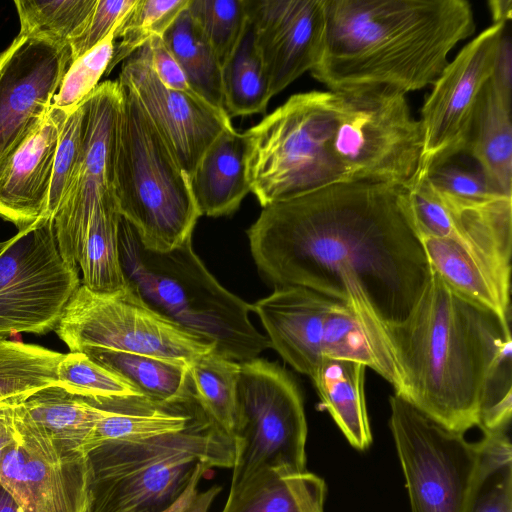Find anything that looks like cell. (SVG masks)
<instances>
[{
    "mask_svg": "<svg viewBox=\"0 0 512 512\" xmlns=\"http://www.w3.org/2000/svg\"><path fill=\"white\" fill-rule=\"evenodd\" d=\"M435 189L446 208L447 232L425 240L429 260L464 282L510 283L512 197L469 201Z\"/></svg>",
    "mask_w": 512,
    "mask_h": 512,
    "instance_id": "5bb4252c",
    "label": "cell"
},
{
    "mask_svg": "<svg viewBox=\"0 0 512 512\" xmlns=\"http://www.w3.org/2000/svg\"><path fill=\"white\" fill-rule=\"evenodd\" d=\"M121 86L106 80L86 98V129L78 166L52 217L59 252L71 266L78 256L98 200L114 192V156Z\"/></svg>",
    "mask_w": 512,
    "mask_h": 512,
    "instance_id": "9a60e30c",
    "label": "cell"
},
{
    "mask_svg": "<svg viewBox=\"0 0 512 512\" xmlns=\"http://www.w3.org/2000/svg\"><path fill=\"white\" fill-rule=\"evenodd\" d=\"M120 219L114 192L102 196L92 212L77 262L81 284L92 292L109 294L127 285L119 253Z\"/></svg>",
    "mask_w": 512,
    "mask_h": 512,
    "instance_id": "83f0119b",
    "label": "cell"
},
{
    "mask_svg": "<svg viewBox=\"0 0 512 512\" xmlns=\"http://www.w3.org/2000/svg\"><path fill=\"white\" fill-rule=\"evenodd\" d=\"M389 426L411 512H467L476 482L480 442L445 428L398 394L390 397Z\"/></svg>",
    "mask_w": 512,
    "mask_h": 512,
    "instance_id": "8fae6325",
    "label": "cell"
},
{
    "mask_svg": "<svg viewBox=\"0 0 512 512\" xmlns=\"http://www.w3.org/2000/svg\"><path fill=\"white\" fill-rule=\"evenodd\" d=\"M200 215L233 214L251 192L246 176V141L232 126L208 147L190 178Z\"/></svg>",
    "mask_w": 512,
    "mask_h": 512,
    "instance_id": "7402d4cb",
    "label": "cell"
},
{
    "mask_svg": "<svg viewBox=\"0 0 512 512\" xmlns=\"http://www.w3.org/2000/svg\"><path fill=\"white\" fill-rule=\"evenodd\" d=\"M223 107L231 119L263 114L272 98L250 21L222 67Z\"/></svg>",
    "mask_w": 512,
    "mask_h": 512,
    "instance_id": "f546056e",
    "label": "cell"
},
{
    "mask_svg": "<svg viewBox=\"0 0 512 512\" xmlns=\"http://www.w3.org/2000/svg\"><path fill=\"white\" fill-rule=\"evenodd\" d=\"M246 233L270 282L346 304L388 346L384 328L407 319L433 274L398 186L335 183L262 207Z\"/></svg>",
    "mask_w": 512,
    "mask_h": 512,
    "instance_id": "6da1fadb",
    "label": "cell"
},
{
    "mask_svg": "<svg viewBox=\"0 0 512 512\" xmlns=\"http://www.w3.org/2000/svg\"><path fill=\"white\" fill-rule=\"evenodd\" d=\"M78 272L59 252L52 218L6 240L0 252V338L55 330L81 285Z\"/></svg>",
    "mask_w": 512,
    "mask_h": 512,
    "instance_id": "7c38bea8",
    "label": "cell"
},
{
    "mask_svg": "<svg viewBox=\"0 0 512 512\" xmlns=\"http://www.w3.org/2000/svg\"><path fill=\"white\" fill-rule=\"evenodd\" d=\"M209 467L202 466L194 475L191 482L187 486V488L184 490V492L168 507H166L164 510L160 512H189L191 505L193 503V500L198 493L197 486L199 483V480L202 478V476L208 471Z\"/></svg>",
    "mask_w": 512,
    "mask_h": 512,
    "instance_id": "f6af8a7d",
    "label": "cell"
},
{
    "mask_svg": "<svg viewBox=\"0 0 512 512\" xmlns=\"http://www.w3.org/2000/svg\"><path fill=\"white\" fill-rule=\"evenodd\" d=\"M189 0H136L135 5L115 30L112 60L105 75L126 60L153 36H163Z\"/></svg>",
    "mask_w": 512,
    "mask_h": 512,
    "instance_id": "e575fe53",
    "label": "cell"
},
{
    "mask_svg": "<svg viewBox=\"0 0 512 512\" xmlns=\"http://www.w3.org/2000/svg\"><path fill=\"white\" fill-rule=\"evenodd\" d=\"M14 407L15 406L0 405V463L6 451L17 438Z\"/></svg>",
    "mask_w": 512,
    "mask_h": 512,
    "instance_id": "ee69618b",
    "label": "cell"
},
{
    "mask_svg": "<svg viewBox=\"0 0 512 512\" xmlns=\"http://www.w3.org/2000/svg\"><path fill=\"white\" fill-rule=\"evenodd\" d=\"M493 23H507L512 17V1L494 0L488 3Z\"/></svg>",
    "mask_w": 512,
    "mask_h": 512,
    "instance_id": "bcb514c9",
    "label": "cell"
},
{
    "mask_svg": "<svg viewBox=\"0 0 512 512\" xmlns=\"http://www.w3.org/2000/svg\"><path fill=\"white\" fill-rule=\"evenodd\" d=\"M322 54L311 75L330 91L433 85L475 31L466 0H325Z\"/></svg>",
    "mask_w": 512,
    "mask_h": 512,
    "instance_id": "3957f363",
    "label": "cell"
},
{
    "mask_svg": "<svg viewBox=\"0 0 512 512\" xmlns=\"http://www.w3.org/2000/svg\"><path fill=\"white\" fill-rule=\"evenodd\" d=\"M365 369L356 361L324 357L310 377L343 435L361 451L372 443L364 393Z\"/></svg>",
    "mask_w": 512,
    "mask_h": 512,
    "instance_id": "4316f807",
    "label": "cell"
},
{
    "mask_svg": "<svg viewBox=\"0 0 512 512\" xmlns=\"http://www.w3.org/2000/svg\"><path fill=\"white\" fill-rule=\"evenodd\" d=\"M336 99L330 90L294 94L243 133L247 180L262 207L346 182L330 148Z\"/></svg>",
    "mask_w": 512,
    "mask_h": 512,
    "instance_id": "52a82bcc",
    "label": "cell"
},
{
    "mask_svg": "<svg viewBox=\"0 0 512 512\" xmlns=\"http://www.w3.org/2000/svg\"><path fill=\"white\" fill-rule=\"evenodd\" d=\"M501 98L511 106L512 90V44L509 33L504 31L490 78Z\"/></svg>",
    "mask_w": 512,
    "mask_h": 512,
    "instance_id": "7bdbcfd3",
    "label": "cell"
},
{
    "mask_svg": "<svg viewBox=\"0 0 512 512\" xmlns=\"http://www.w3.org/2000/svg\"><path fill=\"white\" fill-rule=\"evenodd\" d=\"M69 111L51 105L39 126L0 162V218L18 231L49 218L54 158Z\"/></svg>",
    "mask_w": 512,
    "mask_h": 512,
    "instance_id": "ffe728a7",
    "label": "cell"
},
{
    "mask_svg": "<svg viewBox=\"0 0 512 512\" xmlns=\"http://www.w3.org/2000/svg\"><path fill=\"white\" fill-rule=\"evenodd\" d=\"M54 331L70 352L98 347L190 364L216 351L214 344L152 309L128 283L109 294L92 292L81 284Z\"/></svg>",
    "mask_w": 512,
    "mask_h": 512,
    "instance_id": "30bf717a",
    "label": "cell"
},
{
    "mask_svg": "<svg viewBox=\"0 0 512 512\" xmlns=\"http://www.w3.org/2000/svg\"><path fill=\"white\" fill-rule=\"evenodd\" d=\"M334 92L330 148L346 182L408 188L418 173L422 131L406 94L383 86Z\"/></svg>",
    "mask_w": 512,
    "mask_h": 512,
    "instance_id": "ba28073f",
    "label": "cell"
},
{
    "mask_svg": "<svg viewBox=\"0 0 512 512\" xmlns=\"http://www.w3.org/2000/svg\"><path fill=\"white\" fill-rule=\"evenodd\" d=\"M120 86L113 180L118 209L145 249L168 252L192 240L201 215L190 177L135 93Z\"/></svg>",
    "mask_w": 512,
    "mask_h": 512,
    "instance_id": "8992f818",
    "label": "cell"
},
{
    "mask_svg": "<svg viewBox=\"0 0 512 512\" xmlns=\"http://www.w3.org/2000/svg\"><path fill=\"white\" fill-rule=\"evenodd\" d=\"M326 492L313 473L265 470L231 487L222 512H324Z\"/></svg>",
    "mask_w": 512,
    "mask_h": 512,
    "instance_id": "484cf974",
    "label": "cell"
},
{
    "mask_svg": "<svg viewBox=\"0 0 512 512\" xmlns=\"http://www.w3.org/2000/svg\"><path fill=\"white\" fill-rule=\"evenodd\" d=\"M15 408L63 457L86 454L87 441L103 415L101 408L58 384L37 390Z\"/></svg>",
    "mask_w": 512,
    "mask_h": 512,
    "instance_id": "603a6c76",
    "label": "cell"
},
{
    "mask_svg": "<svg viewBox=\"0 0 512 512\" xmlns=\"http://www.w3.org/2000/svg\"><path fill=\"white\" fill-rule=\"evenodd\" d=\"M150 65L158 79L168 88L192 91L177 59L161 36H153L146 43Z\"/></svg>",
    "mask_w": 512,
    "mask_h": 512,
    "instance_id": "b9f144b4",
    "label": "cell"
},
{
    "mask_svg": "<svg viewBox=\"0 0 512 512\" xmlns=\"http://www.w3.org/2000/svg\"><path fill=\"white\" fill-rule=\"evenodd\" d=\"M16 441L0 463V483L22 512H88L87 454L61 456L53 444L14 407Z\"/></svg>",
    "mask_w": 512,
    "mask_h": 512,
    "instance_id": "2e32d148",
    "label": "cell"
},
{
    "mask_svg": "<svg viewBox=\"0 0 512 512\" xmlns=\"http://www.w3.org/2000/svg\"><path fill=\"white\" fill-rule=\"evenodd\" d=\"M86 99L69 111L55 153L47 215L52 218L75 174L86 129Z\"/></svg>",
    "mask_w": 512,
    "mask_h": 512,
    "instance_id": "f35d334b",
    "label": "cell"
},
{
    "mask_svg": "<svg viewBox=\"0 0 512 512\" xmlns=\"http://www.w3.org/2000/svg\"><path fill=\"white\" fill-rule=\"evenodd\" d=\"M118 82L135 93L190 178L212 142L232 127L225 111L215 108L193 91L166 87L150 65L146 44L123 61Z\"/></svg>",
    "mask_w": 512,
    "mask_h": 512,
    "instance_id": "ac0fdd59",
    "label": "cell"
},
{
    "mask_svg": "<svg viewBox=\"0 0 512 512\" xmlns=\"http://www.w3.org/2000/svg\"><path fill=\"white\" fill-rule=\"evenodd\" d=\"M233 438L202 410L183 430L109 441L87 453L88 512H160L202 467L232 468Z\"/></svg>",
    "mask_w": 512,
    "mask_h": 512,
    "instance_id": "5b68a950",
    "label": "cell"
},
{
    "mask_svg": "<svg viewBox=\"0 0 512 512\" xmlns=\"http://www.w3.org/2000/svg\"><path fill=\"white\" fill-rule=\"evenodd\" d=\"M465 153L478 163L497 191L512 196L511 106L490 79L480 93Z\"/></svg>",
    "mask_w": 512,
    "mask_h": 512,
    "instance_id": "d4e9b609",
    "label": "cell"
},
{
    "mask_svg": "<svg viewBox=\"0 0 512 512\" xmlns=\"http://www.w3.org/2000/svg\"><path fill=\"white\" fill-rule=\"evenodd\" d=\"M187 10L211 44L223 67L247 23L246 0H189Z\"/></svg>",
    "mask_w": 512,
    "mask_h": 512,
    "instance_id": "8d00e7d4",
    "label": "cell"
},
{
    "mask_svg": "<svg viewBox=\"0 0 512 512\" xmlns=\"http://www.w3.org/2000/svg\"><path fill=\"white\" fill-rule=\"evenodd\" d=\"M256 48L271 97L319 62L325 0H246Z\"/></svg>",
    "mask_w": 512,
    "mask_h": 512,
    "instance_id": "d6986e66",
    "label": "cell"
},
{
    "mask_svg": "<svg viewBox=\"0 0 512 512\" xmlns=\"http://www.w3.org/2000/svg\"><path fill=\"white\" fill-rule=\"evenodd\" d=\"M507 23H493L469 41L443 69L419 119L422 152L416 177L465 153L480 93L492 76Z\"/></svg>",
    "mask_w": 512,
    "mask_h": 512,
    "instance_id": "4fadbf2b",
    "label": "cell"
},
{
    "mask_svg": "<svg viewBox=\"0 0 512 512\" xmlns=\"http://www.w3.org/2000/svg\"><path fill=\"white\" fill-rule=\"evenodd\" d=\"M70 62V47L21 33L0 52V162L44 120Z\"/></svg>",
    "mask_w": 512,
    "mask_h": 512,
    "instance_id": "e0dca14e",
    "label": "cell"
},
{
    "mask_svg": "<svg viewBox=\"0 0 512 512\" xmlns=\"http://www.w3.org/2000/svg\"><path fill=\"white\" fill-rule=\"evenodd\" d=\"M232 438L231 487L265 470L306 472L302 396L291 375L276 363L259 357L240 362Z\"/></svg>",
    "mask_w": 512,
    "mask_h": 512,
    "instance_id": "9c48e42d",
    "label": "cell"
},
{
    "mask_svg": "<svg viewBox=\"0 0 512 512\" xmlns=\"http://www.w3.org/2000/svg\"><path fill=\"white\" fill-rule=\"evenodd\" d=\"M115 30L90 51L70 63L53 98V106L72 110L98 86L113 57Z\"/></svg>",
    "mask_w": 512,
    "mask_h": 512,
    "instance_id": "74e56055",
    "label": "cell"
},
{
    "mask_svg": "<svg viewBox=\"0 0 512 512\" xmlns=\"http://www.w3.org/2000/svg\"><path fill=\"white\" fill-rule=\"evenodd\" d=\"M64 354L0 338V405L16 406L29 395L57 383Z\"/></svg>",
    "mask_w": 512,
    "mask_h": 512,
    "instance_id": "4dcf8cb0",
    "label": "cell"
},
{
    "mask_svg": "<svg viewBox=\"0 0 512 512\" xmlns=\"http://www.w3.org/2000/svg\"><path fill=\"white\" fill-rule=\"evenodd\" d=\"M119 253L127 283L152 309L215 345L216 352L244 362L271 347L252 324V305L225 289L194 252L192 240L164 253L143 247L121 216Z\"/></svg>",
    "mask_w": 512,
    "mask_h": 512,
    "instance_id": "277c9868",
    "label": "cell"
},
{
    "mask_svg": "<svg viewBox=\"0 0 512 512\" xmlns=\"http://www.w3.org/2000/svg\"><path fill=\"white\" fill-rule=\"evenodd\" d=\"M467 512H512V449L506 432L486 433Z\"/></svg>",
    "mask_w": 512,
    "mask_h": 512,
    "instance_id": "836d02e7",
    "label": "cell"
},
{
    "mask_svg": "<svg viewBox=\"0 0 512 512\" xmlns=\"http://www.w3.org/2000/svg\"><path fill=\"white\" fill-rule=\"evenodd\" d=\"M334 299L300 286H277L252 304L267 338L296 371L311 377L324 358L327 318Z\"/></svg>",
    "mask_w": 512,
    "mask_h": 512,
    "instance_id": "44dd1931",
    "label": "cell"
},
{
    "mask_svg": "<svg viewBox=\"0 0 512 512\" xmlns=\"http://www.w3.org/2000/svg\"><path fill=\"white\" fill-rule=\"evenodd\" d=\"M240 362L216 351L190 363L189 377L194 398L204 413L232 437Z\"/></svg>",
    "mask_w": 512,
    "mask_h": 512,
    "instance_id": "1f68e13d",
    "label": "cell"
},
{
    "mask_svg": "<svg viewBox=\"0 0 512 512\" xmlns=\"http://www.w3.org/2000/svg\"><path fill=\"white\" fill-rule=\"evenodd\" d=\"M384 330L400 377L395 393L449 430L478 426L488 386L511 356L510 320L433 272L407 319Z\"/></svg>",
    "mask_w": 512,
    "mask_h": 512,
    "instance_id": "7a4b0ae2",
    "label": "cell"
},
{
    "mask_svg": "<svg viewBox=\"0 0 512 512\" xmlns=\"http://www.w3.org/2000/svg\"><path fill=\"white\" fill-rule=\"evenodd\" d=\"M97 0H15L21 34L70 47L89 20Z\"/></svg>",
    "mask_w": 512,
    "mask_h": 512,
    "instance_id": "d6a6232c",
    "label": "cell"
},
{
    "mask_svg": "<svg viewBox=\"0 0 512 512\" xmlns=\"http://www.w3.org/2000/svg\"><path fill=\"white\" fill-rule=\"evenodd\" d=\"M427 177L438 190L463 200L487 201L506 196L489 183L479 168L458 163L455 158L431 170Z\"/></svg>",
    "mask_w": 512,
    "mask_h": 512,
    "instance_id": "ab89813d",
    "label": "cell"
},
{
    "mask_svg": "<svg viewBox=\"0 0 512 512\" xmlns=\"http://www.w3.org/2000/svg\"><path fill=\"white\" fill-rule=\"evenodd\" d=\"M57 383L70 393L87 398H144L130 383L83 352L64 354L57 367Z\"/></svg>",
    "mask_w": 512,
    "mask_h": 512,
    "instance_id": "d590c367",
    "label": "cell"
},
{
    "mask_svg": "<svg viewBox=\"0 0 512 512\" xmlns=\"http://www.w3.org/2000/svg\"><path fill=\"white\" fill-rule=\"evenodd\" d=\"M79 352L122 377L155 405L174 407L197 403L188 362L98 347H86Z\"/></svg>",
    "mask_w": 512,
    "mask_h": 512,
    "instance_id": "cb8c5ba5",
    "label": "cell"
},
{
    "mask_svg": "<svg viewBox=\"0 0 512 512\" xmlns=\"http://www.w3.org/2000/svg\"><path fill=\"white\" fill-rule=\"evenodd\" d=\"M5 246H6V241H1L0 242V252L4 249Z\"/></svg>",
    "mask_w": 512,
    "mask_h": 512,
    "instance_id": "c3c4849f",
    "label": "cell"
},
{
    "mask_svg": "<svg viewBox=\"0 0 512 512\" xmlns=\"http://www.w3.org/2000/svg\"><path fill=\"white\" fill-rule=\"evenodd\" d=\"M162 38L177 59L191 90L215 108L225 111L222 66L187 7L179 13Z\"/></svg>",
    "mask_w": 512,
    "mask_h": 512,
    "instance_id": "f1b7e54d",
    "label": "cell"
},
{
    "mask_svg": "<svg viewBox=\"0 0 512 512\" xmlns=\"http://www.w3.org/2000/svg\"><path fill=\"white\" fill-rule=\"evenodd\" d=\"M0 512H22L17 500L1 483Z\"/></svg>",
    "mask_w": 512,
    "mask_h": 512,
    "instance_id": "7dc6e473",
    "label": "cell"
},
{
    "mask_svg": "<svg viewBox=\"0 0 512 512\" xmlns=\"http://www.w3.org/2000/svg\"><path fill=\"white\" fill-rule=\"evenodd\" d=\"M135 3L136 0H97L84 29L70 44L71 62L90 51L115 30Z\"/></svg>",
    "mask_w": 512,
    "mask_h": 512,
    "instance_id": "60d3db41",
    "label": "cell"
}]
</instances>
